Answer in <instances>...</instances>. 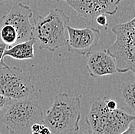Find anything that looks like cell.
<instances>
[{"instance_id": "cell-1", "label": "cell", "mask_w": 135, "mask_h": 134, "mask_svg": "<svg viewBox=\"0 0 135 134\" xmlns=\"http://www.w3.org/2000/svg\"><path fill=\"white\" fill-rule=\"evenodd\" d=\"M134 115L117 107L110 109L106 104V96L91 102L85 122L94 134H120L134 121Z\"/></svg>"}, {"instance_id": "cell-2", "label": "cell", "mask_w": 135, "mask_h": 134, "mask_svg": "<svg viewBox=\"0 0 135 134\" xmlns=\"http://www.w3.org/2000/svg\"><path fill=\"white\" fill-rule=\"evenodd\" d=\"M70 18L63 10L51 9L45 16H38L34 21L32 38L39 50L54 52L66 46L65 31Z\"/></svg>"}, {"instance_id": "cell-3", "label": "cell", "mask_w": 135, "mask_h": 134, "mask_svg": "<svg viewBox=\"0 0 135 134\" xmlns=\"http://www.w3.org/2000/svg\"><path fill=\"white\" fill-rule=\"evenodd\" d=\"M81 119V99L59 93L54 97L49 109L44 115L43 123L54 134L67 133L79 130Z\"/></svg>"}, {"instance_id": "cell-4", "label": "cell", "mask_w": 135, "mask_h": 134, "mask_svg": "<svg viewBox=\"0 0 135 134\" xmlns=\"http://www.w3.org/2000/svg\"><path fill=\"white\" fill-rule=\"evenodd\" d=\"M1 113L0 121L12 134H31L32 126L44 119L42 108L31 99L13 100Z\"/></svg>"}, {"instance_id": "cell-5", "label": "cell", "mask_w": 135, "mask_h": 134, "mask_svg": "<svg viewBox=\"0 0 135 134\" xmlns=\"http://www.w3.org/2000/svg\"><path fill=\"white\" fill-rule=\"evenodd\" d=\"M112 32L116 35L114 42L107 50L115 61L117 71L135 74V18L124 23L114 25Z\"/></svg>"}, {"instance_id": "cell-6", "label": "cell", "mask_w": 135, "mask_h": 134, "mask_svg": "<svg viewBox=\"0 0 135 134\" xmlns=\"http://www.w3.org/2000/svg\"><path fill=\"white\" fill-rule=\"evenodd\" d=\"M35 92L32 79L21 68L0 66V94L12 100H30Z\"/></svg>"}, {"instance_id": "cell-7", "label": "cell", "mask_w": 135, "mask_h": 134, "mask_svg": "<svg viewBox=\"0 0 135 134\" xmlns=\"http://www.w3.org/2000/svg\"><path fill=\"white\" fill-rule=\"evenodd\" d=\"M32 16L33 12L30 6L18 2L7 14L0 18V25L8 24L13 27L18 34V42L27 41L32 39Z\"/></svg>"}, {"instance_id": "cell-8", "label": "cell", "mask_w": 135, "mask_h": 134, "mask_svg": "<svg viewBox=\"0 0 135 134\" xmlns=\"http://www.w3.org/2000/svg\"><path fill=\"white\" fill-rule=\"evenodd\" d=\"M68 37L66 46L69 52L86 56L94 48L100 39L99 29L92 27L75 28L66 26Z\"/></svg>"}, {"instance_id": "cell-9", "label": "cell", "mask_w": 135, "mask_h": 134, "mask_svg": "<svg viewBox=\"0 0 135 134\" xmlns=\"http://www.w3.org/2000/svg\"><path fill=\"white\" fill-rule=\"evenodd\" d=\"M80 16L94 19L99 15H114L121 0H63Z\"/></svg>"}, {"instance_id": "cell-10", "label": "cell", "mask_w": 135, "mask_h": 134, "mask_svg": "<svg viewBox=\"0 0 135 134\" xmlns=\"http://www.w3.org/2000/svg\"><path fill=\"white\" fill-rule=\"evenodd\" d=\"M86 56V69L88 74L93 78L113 75L118 73L114 59L106 50L91 51Z\"/></svg>"}, {"instance_id": "cell-11", "label": "cell", "mask_w": 135, "mask_h": 134, "mask_svg": "<svg viewBox=\"0 0 135 134\" xmlns=\"http://www.w3.org/2000/svg\"><path fill=\"white\" fill-rule=\"evenodd\" d=\"M35 41L33 38L27 41L18 42L12 46L7 47L3 54V58L9 56L18 60L33 59L35 56Z\"/></svg>"}, {"instance_id": "cell-12", "label": "cell", "mask_w": 135, "mask_h": 134, "mask_svg": "<svg viewBox=\"0 0 135 134\" xmlns=\"http://www.w3.org/2000/svg\"><path fill=\"white\" fill-rule=\"evenodd\" d=\"M134 81H124L120 85L119 92L121 100L128 109V113L134 115L135 99H134Z\"/></svg>"}, {"instance_id": "cell-13", "label": "cell", "mask_w": 135, "mask_h": 134, "mask_svg": "<svg viewBox=\"0 0 135 134\" xmlns=\"http://www.w3.org/2000/svg\"><path fill=\"white\" fill-rule=\"evenodd\" d=\"M95 21H96V23L99 25V29H104V30H106L108 29V19L106 15L104 14H102V15H99L98 16L95 17Z\"/></svg>"}, {"instance_id": "cell-14", "label": "cell", "mask_w": 135, "mask_h": 134, "mask_svg": "<svg viewBox=\"0 0 135 134\" xmlns=\"http://www.w3.org/2000/svg\"><path fill=\"white\" fill-rule=\"evenodd\" d=\"M12 101H13L12 100L8 99L5 96L0 94V113L6 109Z\"/></svg>"}, {"instance_id": "cell-15", "label": "cell", "mask_w": 135, "mask_h": 134, "mask_svg": "<svg viewBox=\"0 0 135 134\" xmlns=\"http://www.w3.org/2000/svg\"><path fill=\"white\" fill-rule=\"evenodd\" d=\"M7 46L0 39V66H6L7 64L5 62L4 58H3V54L5 52L6 50L7 49Z\"/></svg>"}, {"instance_id": "cell-16", "label": "cell", "mask_w": 135, "mask_h": 134, "mask_svg": "<svg viewBox=\"0 0 135 134\" xmlns=\"http://www.w3.org/2000/svg\"><path fill=\"white\" fill-rule=\"evenodd\" d=\"M134 121L131 122L129 127L125 131H124L123 133L120 134H135V129H134Z\"/></svg>"}, {"instance_id": "cell-17", "label": "cell", "mask_w": 135, "mask_h": 134, "mask_svg": "<svg viewBox=\"0 0 135 134\" xmlns=\"http://www.w3.org/2000/svg\"><path fill=\"white\" fill-rule=\"evenodd\" d=\"M40 134H54L53 132L51 130L50 128H49L47 126H43V128L42 129L41 132H40Z\"/></svg>"}, {"instance_id": "cell-18", "label": "cell", "mask_w": 135, "mask_h": 134, "mask_svg": "<svg viewBox=\"0 0 135 134\" xmlns=\"http://www.w3.org/2000/svg\"><path fill=\"white\" fill-rule=\"evenodd\" d=\"M22 0H0V4H5V3H10L14 2H20Z\"/></svg>"}, {"instance_id": "cell-19", "label": "cell", "mask_w": 135, "mask_h": 134, "mask_svg": "<svg viewBox=\"0 0 135 134\" xmlns=\"http://www.w3.org/2000/svg\"><path fill=\"white\" fill-rule=\"evenodd\" d=\"M78 134H94L93 133L91 130H84L81 133H79Z\"/></svg>"}, {"instance_id": "cell-20", "label": "cell", "mask_w": 135, "mask_h": 134, "mask_svg": "<svg viewBox=\"0 0 135 134\" xmlns=\"http://www.w3.org/2000/svg\"><path fill=\"white\" fill-rule=\"evenodd\" d=\"M52 2H55V1H59V0H51Z\"/></svg>"}]
</instances>
